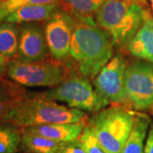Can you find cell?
<instances>
[{"label": "cell", "mask_w": 153, "mask_h": 153, "mask_svg": "<svg viewBox=\"0 0 153 153\" xmlns=\"http://www.w3.org/2000/svg\"><path fill=\"white\" fill-rule=\"evenodd\" d=\"M71 18V48L66 63L77 73L93 80L113 56L112 38L95 22Z\"/></svg>", "instance_id": "cell-1"}, {"label": "cell", "mask_w": 153, "mask_h": 153, "mask_svg": "<svg viewBox=\"0 0 153 153\" xmlns=\"http://www.w3.org/2000/svg\"><path fill=\"white\" fill-rule=\"evenodd\" d=\"M86 112L60 105L42 93L30 92L6 115L3 123L21 128L51 123H75L88 119Z\"/></svg>", "instance_id": "cell-2"}, {"label": "cell", "mask_w": 153, "mask_h": 153, "mask_svg": "<svg viewBox=\"0 0 153 153\" xmlns=\"http://www.w3.org/2000/svg\"><path fill=\"white\" fill-rule=\"evenodd\" d=\"M150 15L140 3L105 0L96 12L94 21L111 35L115 49L120 50L134 37Z\"/></svg>", "instance_id": "cell-3"}, {"label": "cell", "mask_w": 153, "mask_h": 153, "mask_svg": "<svg viewBox=\"0 0 153 153\" xmlns=\"http://www.w3.org/2000/svg\"><path fill=\"white\" fill-rule=\"evenodd\" d=\"M135 111L124 105H111L88 117L99 140L108 153H120L131 133Z\"/></svg>", "instance_id": "cell-4"}, {"label": "cell", "mask_w": 153, "mask_h": 153, "mask_svg": "<svg viewBox=\"0 0 153 153\" xmlns=\"http://www.w3.org/2000/svg\"><path fill=\"white\" fill-rule=\"evenodd\" d=\"M71 68L66 62L46 58L41 60L16 58L6 63V76L23 87L54 88L63 82Z\"/></svg>", "instance_id": "cell-5"}, {"label": "cell", "mask_w": 153, "mask_h": 153, "mask_svg": "<svg viewBox=\"0 0 153 153\" xmlns=\"http://www.w3.org/2000/svg\"><path fill=\"white\" fill-rule=\"evenodd\" d=\"M42 94L46 98L84 112L95 113L109 105L95 91L89 78L72 69L63 82Z\"/></svg>", "instance_id": "cell-6"}, {"label": "cell", "mask_w": 153, "mask_h": 153, "mask_svg": "<svg viewBox=\"0 0 153 153\" xmlns=\"http://www.w3.org/2000/svg\"><path fill=\"white\" fill-rule=\"evenodd\" d=\"M125 105L134 111L153 106V65L140 60L128 61L125 71Z\"/></svg>", "instance_id": "cell-7"}, {"label": "cell", "mask_w": 153, "mask_h": 153, "mask_svg": "<svg viewBox=\"0 0 153 153\" xmlns=\"http://www.w3.org/2000/svg\"><path fill=\"white\" fill-rule=\"evenodd\" d=\"M128 60L122 53L112 56L93 79L95 91L109 105L126 102L125 71Z\"/></svg>", "instance_id": "cell-8"}, {"label": "cell", "mask_w": 153, "mask_h": 153, "mask_svg": "<svg viewBox=\"0 0 153 153\" xmlns=\"http://www.w3.org/2000/svg\"><path fill=\"white\" fill-rule=\"evenodd\" d=\"M44 36L50 56L66 62L69 58L72 35V18L62 9L45 22Z\"/></svg>", "instance_id": "cell-9"}, {"label": "cell", "mask_w": 153, "mask_h": 153, "mask_svg": "<svg viewBox=\"0 0 153 153\" xmlns=\"http://www.w3.org/2000/svg\"><path fill=\"white\" fill-rule=\"evenodd\" d=\"M18 58L35 61L48 58L49 49L44 36V28L37 22L22 23L19 26Z\"/></svg>", "instance_id": "cell-10"}, {"label": "cell", "mask_w": 153, "mask_h": 153, "mask_svg": "<svg viewBox=\"0 0 153 153\" xmlns=\"http://www.w3.org/2000/svg\"><path fill=\"white\" fill-rule=\"evenodd\" d=\"M87 120L75 123H51L29 126L22 129L24 133L46 137L59 142H64L76 140L88 124Z\"/></svg>", "instance_id": "cell-11"}, {"label": "cell", "mask_w": 153, "mask_h": 153, "mask_svg": "<svg viewBox=\"0 0 153 153\" xmlns=\"http://www.w3.org/2000/svg\"><path fill=\"white\" fill-rule=\"evenodd\" d=\"M133 57L153 63V17L150 15L124 48Z\"/></svg>", "instance_id": "cell-12"}, {"label": "cell", "mask_w": 153, "mask_h": 153, "mask_svg": "<svg viewBox=\"0 0 153 153\" xmlns=\"http://www.w3.org/2000/svg\"><path fill=\"white\" fill-rule=\"evenodd\" d=\"M61 9L62 7L60 3L23 6L11 12L6 17L4 22L15 23L17 25L28 22H46Z\"/></svg>", "instance_id": "cell-13"}, {"label": "cell", "mask_w": 153, "mask_h": 153, "mask_svg": "<svg viewBox=\"0 0 153 153\" xmlns=\"http://www.w3.org/2000/svg\"><path fill=\"white\" fill-rule=\"evenodd\" d=\"M29 93L25 87L12 81L6 75L0 78V123H3L10 110Z\"/></svg>", "instance_id": "cell-14"}, {"label": "cell", "mask_w": 153, "mask_h": 153, "mask_svg": "<svg viewBox=\"0 0 153 153\" xmlns=\"http://www.w3.org/2000/svg\"><path fill=\"white\" fill-rule=\"evenodd\" d=\"M151 125V117L146 113L135 112L131 133L120 153H144V142Z\"/></svg>", "instance_id": "cell-15"}, {"label": "cell", "mask_w": 153, "mask_h": 153, "mask_svg": "<svg viewBox=\"0 0 153 153\" xmlns=\"http://www.w3.org/2000/svg\"><path fill=\"white\" fill-rule=\"evenodd\" d=\"M105 0H61L62 10L78 21L95 22L94 16Z\"/></svg>", "instance_id": "cell-16"}, {"label": "cell", "mask_w": 153, "mask_h": 153, "mask_svg": "<svg viewBox=\"0 0 153 153\" xmlns=\"http://www.w3.org/2000/svg\"><path fill=\"white\" fill-rule=\"evenodd\" d=\"M20 27L17 24L3 22L0 24V55L8 62L18 58Z\"/></svg>", "instance_id": "cell-17"}, {"label": "cell", "mask_w": 153, "mask_h": 153, "mask_svg": "<svg viewBox=\"0 0 153 153\" xmlns=\"http://www.w3.org/2000/svg\"><path fill=\"white\" fill-rule=\"evenodd\" d=\"M61 142L22 132L20 151L23 153H58Z\"/></svg>", "instance_id": "cell-18"}, {"label": "cell", "mask_w": 153, "mask_h": 153, "mask_svg": "<svg viewBox=\"0 0 153 153\" xmlns=\"http://www.w3.org/2000/svg\"><path fill=\"white\" fill-rule=\"evenodd\" d=\"M22 129L8 123H0V153H16L20 149Z\"/></svg>", "instance_id": "cell-19"}, {"label": "cell", "mask_w": 153, "mask_h": 153, "mask_svg": "<svg viewBox=\"0 0 153 153\" xmlns=\"http://www.w3.org/2000/svg\"><path fill=\"white\" fill-rule=\"evenodd\" d=\"M61 0H1L0 1V21L4 22L11 12L26 5L49 4L60 3Z\"/></svg>", "instance_id": "cell-20"}, {"label": "cell", "mask_w": 153, "mask_h": 153, "mask_svg": "<svg viewBox=\"0 0 153 153\" xmlns=\"http://www.w3.org/2000/svg\"><path fill=\"white\" fill-rule=\"evenodd\" d=\"M77 140L87 153H108L88 124L85 126Z\"/></svg>", "instance_id": "cell-21"}, {"label": "cell", "mask_w": 153, "mask_h": 153, "mask_svg": "<svg viewBox=\"0 0 153 153\" xmlns=\"http://www.w3.org/2000/svg\"><path fill=\"white\" fill-rule=\"evenodd\" d=\"M58 153H87L83 149L80 141L76 139L69 141L61 142Z\"/></svg>", "instance_id": "cell-22"}, {"label": "cell", "mask_w": 153, "mask_h": 153, "mask_svg": "<svg viewBox=\"0 0 153 153\" xmlns=\"http://www.w3.org/2000/svg\"><path fill=\"white\" fill-rule=\"evenodd\" d=\"M144 153H153V123L150 125L147 140L144 148Z\"/></svg>", "instance_id": "cell-23"}, {"label": "cell", "mask_w": 153, "mask_h": 153, "mask_svg": "<svg viewBox=\"0 0 153 153\" xmlns=\"http://www.w3.org/2000/svg\"><path fill=\"white\" fill-rule=\"evenodd\" d=\"M6 63H7V61H6L1 55H0V66H2V67H5L6 68Z\"/></svg>", "instance_id": "cell-24"}, {"label": "cell", "mask_w": 153, "mask_h": 153, "mask_svg": "<svg viewBox=\"0 0 153 153\" xmlns=\"http://www.w3.org/2000/svg\"><path fill=\"white\" fill-rule=\"evenodd\" d=\"M5 69H6L5 67H2V66H0V78L6 75Z\"/></svg>", "instance_id": "cell-25"}, {"label": "cell", "mask_w": 153, "mask_h": 153, "mask_svg": "<svg viewBox=\"0 0 153 153\" xmlns=\"http://www.w3.org/2000/svg\"><path fill=\"white\" fill-rule=\"evenodd\" d=\"M123 1H128V2H133V3H145L146 0H123Z\"/></svg>", "instance_id": "cell-26"}, {"label": "cell", "mask_w": 153, "mask_h": 153, "mask_svg": "<svg viewBox=\"0 0 153 153\" xmlns=\"http://www.w3.org/2000/svg\"><path fill=\"white\" fill-rule=\"evenodd\" d=\"M150 1V3H151V6H152V9L153 11V0H149Z\"/></svg>", "instance_id": "cell-27"}, {"label": "cell", "mask_w": 153, "mask_h": 153, "mask_svg": "<svg viewBox=\"0 0 153 153\" xmlns=\"http://www.w3.org/2000/svg\"><path fill=\"white\" fill-rule=\"evenodd\" d=\"M150 111H151V113L153 115V106L151 108V109H150Z\"/></svg>", "instance_id": "cell-28"}, {"label": "cell", "mask_w": 153, "mask_h": 153, "mask_svg": "<svg viewBox=\"0 0 153 153\" xmlns=\"http://www.w3.org/2000/svg\"><path fill=\"white\" fill-rule=\"evenodd\" d=\"M0 1H1V0H0ZM1 23H2V22H0V24H1Z\"/></svg>", "instance_id": "cell-29"}]
</instances>
